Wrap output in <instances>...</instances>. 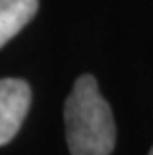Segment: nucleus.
Wrapping results in <instances>:
<instances>
[{
	"label": "nucleus",
	"instance_id": "1",
	"mask_svg": "<svg viewBox=\"0 0 153 155\" xmlns=\"http://www.w3.org/2000/svg\"><path fill=\"white\" fill-rule=\"evenodd\" d=\"M64 119L72 155H111L115 121L94 76L84 74L76 80L64 105Z\"/></svg>",
	"mask_w": 153,
	"mask_h": 155
},
{
	"label": "nucleus",
	"instance_id": "4",
	"mask_svg": "<svg viewBox=\"0 0 153 155\" xmlns=\"http://www.w3.org/2000/svg\"><path fill=\"white\" fill-rule=\"evenodd\" d=\"M149 155H153V147H151V151H149Z\"/></svg>",
	"mask_w": 153,
	"mask_h": 155
},
{
	"label": "nucleus",
	"instance_id": "2",
	"mask_svg": "<svg viewBox=\"0 0 153 155\" xmlns=\"http://www.w3.org/2000/svg\"><path fill=\"white\" fill-rule=\"evenodd\" d=\"M30 86L20 78L0 80V145L12 141L20 131L30 107Z\"/></svg>",
	"mask_w": 153,
	"mask_h": 155
},
{
	"label": "nucleus",
	"instance_id": "3",
	"mask_svg": "<svg viewBox=\"0 0 153 155\" xmlns=\"http://www.w3.org/2000/svg\"><path fill=\"white\" fill-rule=\"evenodd\" d=\"M38 12V0H0V48L6 46Z\"/></svg>",
	"mask_w": 153,
	"mask_h": 155
}]
</instances>
